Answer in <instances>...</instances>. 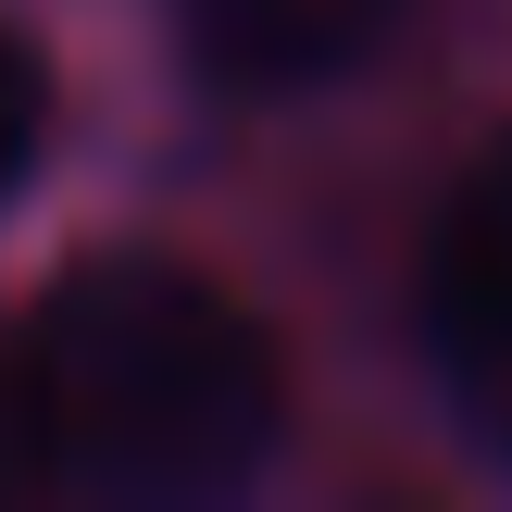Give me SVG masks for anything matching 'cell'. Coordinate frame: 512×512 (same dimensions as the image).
<instances>
[{
	"instance_id": "cell-1",
	"label": "cell",
	"mask_w": 512,
	"mask_h": 512,
	"mask_svg": "<svg viewBox=\"0 0 512 512\" xmlns=\"http://www.w3.org/2000/svg\"><path fill=\"white\" fill-rule=\"evenodd\" d=\"M25 438L50 488H88L125 512L238 500L275 463V350L213 275L163 250H100L25 325Z\"/></svg>"
},
{
	"instance_id": "cell-2",
	"label": "cell",
	"mask_w": 512,
	"mask_h": 512,
	"mask_svg": "<svg viewBox=\"0 0 512 512\" xmlns=\"http://www.w3.org/2000/svg\"><path fill=\"white\" fill-rule=\"evenodd\" d=\"M425 350H438L450 413L512 463V138L450 188L425 238Z\"/></svg>"
},
{
	"instance_id": "cell-3",
	"label": "cell",
	"mask_w": 512,
	"mask_h": 512,
	"mask_svg": "<svg viewBox=\"0 0 512 512\" xmlns=\"http://www.w3.org/2000/svg\"><path fill=\"white\" fill-rule=\"evenodd\" d=\"M188 63L213 75L225 100H300L363 75L375 50L400 38V0H163Z\"/></svg>"
},
{
	"instance_id": "cell-4",
	"label": "cell",
	"mask_w": 512,
	"mask_h": 512,
	"mask_svg": "<svg viewBox=\"0 0 512 512\" xmlns=\"http://www.w3.org/2000/svg\"><path fill=\"white\" fill-rule=\"evenodd\" d=\"M38 138H50V75L25 63V38L0 25V200L25 188V163H38Z\"/></svg>"
},
{
	"instance_id": "cell-5",
	"label": "cell",
	"mask_w": 512,
	"mask_h": 512,
	"mask_svg": "<svg viewBox=\"0 0 512 512\" xmlns=\"http://www.w3.org/2000/svg\"><path fill=\"white\" fill-rule=\"evenodd\" d=\"M25 463H38V438H25V388H13V400H0V488H13Z\"/></svg>"
}]
</instances>
